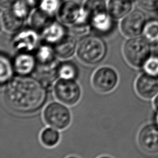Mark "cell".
Wrapping results in <instances>:
<instances>
[{"label":"cell","instance_id":"8","mask_svg":"<svg viewBox=\"0 0 158 158\" xmlns=\"http://www.w3.org/2000/svg\"><path fill=\"white\" fill-rule=\"evenodd\" d=\"M119 81V75L115 69L110 66H102L93 73L91 83L96 91L107 94L113 91Z\"/></svg>","mask_w":158,"mask_h":158},{"label":"cell","instance_id":"11","mask_svg":"<svg viewBox=\"0 0 158 158\" xmlns=\"http://www.w3.org/2000/svg\"><path fill=\"white\" fill-rule=\"evenodd\" d=\"M135 90L144 100L153 99L158 94V78L142 72L135 81Z\"/></svg>","mask_w":158,"mask_h":158},{"label":"cell","instance_id":"28","mask_svg":"<svg viewBox=\"0 0 158 158\" xmlns=\"http://www.w3.org/2000/svg\"><path fill=\"white\" fill-rule=\"evenodd\" d=\"M30 7L34 8L38 7L41 0H23Z\"/></svg>","mask_w":158,"mask_h":158},{"label":"cell","instance_id":"22","mask_svg":"<svg viewBox=\"0 0 158 158\" xmlns=\"http://www.w3.org/2000/svg\"><path fill=\"white\" fill-rule=\"evenodd\" d=\"M142 34L143 38L150 44L158 43V20H146Z\"/></svg>","mask_w":158,"mask_h":158},{"label":"cell","instance_id":"21","mask_svg":"<svg viewBox=\"0 0 158 158\" xmlns=\"http://www.w3.org/2000/svg\"><path fill=\"white\" fill-rule=\"evenodd\" d=\"M57 76L59 78L76 80L79 76V70L77 66L73 62L65 61L58 64Z\"/></svg>","mask_w":158,"mask_h":158},{"label":"cell","instance_id":"19","mask_svg":"<svg viewBox=\"0 0 158 158\" xmlns=\"http://www.w3.org/2000/svg\"><path fill=\"white\" fill-rule=\"evenodd\" d=\"M54 17L44 13L38 8L31 17V23L35 30L41 33L46 27L55 20Z\"/></svg>","mask_w":158,"mask_h":158},{"label":"cell","instance_id":"2","mask_svg":"<svg viewBox=\"0 0 158 158\" xmlns=\"http://www.w3.org/2000/svg\"><path fill=\"white\" fill-rule=\"evenodd\" d=\"M107 52L106 43L97 35H89L83 38L77 49L79 59L88 65H96L101 62Z\"/></svg>","mask_w":158,"mask_h":158},{"label":"cell","instance_id":"25","mask_svg":"<svg viewBox=\"0 0 158 158\" xmlns=\"http://www.w3.org/2000/svg\"><path fill=\"white\" fill-rule=\"evenodd\" d=\"M60 0H41L38 8L44 13L55 17L56 12L60 5Z\"/></svg>","mask_w":158,"mask_h":158},{"label":"cell","instance_id":"23","mask_svg":"<svg viewBox=\"0 0 158 158\" xmlns=\"http://www.w3.org/2000/svg\"><path fill=\"white\" fill-rule=\"evenodd\" d=\"M60 138V133L57 129L51 127L44 128L40 134L41 142L48 148L56 146L59 143Z\"/></svg>","mask_w":158,"mask_h":158},{"label":"cell","instance_id":"3","mask_svg":"<svg viewBox=\"0 0 158 158\" xmlns=\"http://www.w3.org/2000/svg\"><path fill=\"white\" fill-rule=\"evenodd\" d=\"M58 14L62 23L72 25L77 32L85 31L90 27L89 18L85 10L73 1H67L62 4Z\"/></svg>","mask_w":158,"mask_h":158},{"label":"cell","instance_id":"17","mask_svg":"<svg viewBox=\"0 0 158 158\" xmlns=\"http://www.w3.org/2000/svg\"><path fill=\"white\" fill-rule=\"evenodd\" d=\"M25 20L12 7L7 9L2 15V22L4 28L9 32L18 31Z\"/></svg>","mask_w":158,"mask_h":158},{"label":"cell","instance_id":"4","mask_svg":"<svg viewBox=\"0 0 158 158\" xmlns=\"http://www.w3.org/2000/svg\"><path fill=\"white\" fill-rule=\"evenodd\" d=\"M150 43L143 37H133L123 46V56L132 67L141 70L145 61L152 54Z\"/></svg>","mask_w":158,"mask_h":158},{"label":"cell","instance_id":"13","mask_svg":"<svg viewBox=\"0 0 158 158\" xmlns=\"http://www.w3.org/2000/svg\"><path fill=\"white\" fill-rule=\"evenodd\" d=\"M89 25L96 33L99 35H106L111 32L114 28V19L107 10L94 13L89 16Z\"/></svg>","mask_w":158,"mask_h":158},{"label":"cell","instance_id":"9","mask_svg":"<svg viewBox=\"0 0 158 158\" xmlns=\"http://www.w3.org/2000/svg\"><path fill=\"white\" fill-rule=\"evenodd\" d=\"M137 143L145 153L158 154V127L153 122L143 125L138 133Z\"/></svg>","mask_w":158,"mask_h":158},{"label":"cell","instance_id":"12","mask_svg":"<svg viewBox=\"0 0 158 158\" xmlns=\"http://www.w3.org/2000/svg\"><path fill=\"white\" fill-rule=\"evenodd\" d=\"M38 36L36 31L25 29L17 33L13 38L12 46L19 52H31L38 45Z\"/></svg>","mask_w":158,"mask_h":158},{"label":"cell","instance_id":"6","mask_svg":"<svg viewBox=\"0 0 158 158\" xmlns=\"http://www.w3.org/2000/svg\"><path fill=\"white\" fill-rule=\"evenodd\" d=\"M43 118L49 127L62 130L70 125L72 115L66 105L61 102H52L45 107L43 110Z\"/></svg>","mask_w":158,"mask_h":158},{"label":"cell","instance_id":"18","mask_svg":"<svg viewBox=\"0 0 158 158\" xmlns=\"http://www.w3.org/2000/svg\"><path fill=\"white\" fill-rule=\"evenodd\" d=\"M131 7L130 0H109L107 10L114 19H119L129 14Z\"/></svg>","mask_w":158,"mask_h":158},{"label":"cell","instance_id":"31","mask_svg":"<svg viewBox=\"0 0 158 158\" xmlns=\"http://www.w3.org/2000/svg\"><path fill=\"white\" fill-rule=\"evenodd\" d=\"M98 158H112V157L109 156H100Z\"/></svg>","mask_w":158,"mask_h":158},{"label":"cell","instance_id":"29","mask_svg":"<svg viewBox=\"0 0 158 158\" xmlns=\"http://www.w3.org/2000/svg\"><path fill=\"white\" fill-rule=\"evenodd\" d=\"M152 122L158 127V110H155L152 114Z\"/></svg>","mask_w":158,"mask_h":158},{"label":"cell","instance_id":"35","mask_svg":"<svg viewBox=\"0 0 158 158\" xmlns=\"http://www.w3.org/2000/svg\"><path fill=\"white\" fill-rule=\"evenodd\" d=\"M130 1H131V0H130Z\"/></svg>","mask_w":158,"mask_h":158},{"label":"cell","instance_id":"15","mask_svg":"<svg viewBox=\"0 0 158 158\" xmlns=\"http://www.w3.org/2000/svg\"><path fill=\"white\" fill-rule=\"evenodd\" d=\"M41 35L46 43L53 46L66 35V32L63 25L54 20L41 32Z\"/></svg>","mask_w":158,"mask_h":158},{"label":"cell","instance_id":"7","mask_svg":"<svg viewBox=\"0 0 158 158\" xmlns=\"http://www.w3.org/2000/svg\"><path fill=\"white\" fill-rule=\"evenodd\" d=\"M54 94L61 103L72 106L80 99L81 89L75 80L59 78L54 85Z\"/></svg>","mask_w":158,"mask_h":158},{"label":"cell","instance_id":"16","mask_svg":"<svg viewBox=\"0 0 158 158\" xmlns=\"http://www.w3.org/2000/svg\"><path fill=\"white\" fill-rule=\"evenodd\" d=\"M52 46L57 57L62 59H68L74 54L77 43L73 37L66 35L62 40Z\"/></svg>","mask_w":158,"mask_h":158},{"label":"cell","instance_id":"30","mask_svg":"<svg viewBox=\"0 0 158 158\" xmlns=\"http://www.w3.org/2000/svg\"><path fill=\"white\" fill-rule=\"evenodd\" d=\"M152 104L153 107L155 110H158V94L156 95V96L153 99L152 101Z\"/></svg>","mask_w":158,"mask_h":158},{"label":"cell","instance_id":"27","mask_svg":"<svg viewBox=\"0 0 158 158\" xmlns=\"http://www.w3.org/2000/svg\"><path fill=\"white\" fill-rule=\"evenodd\" d=\"M17 0H0V7L2 8H10L12 7Z\"/></svg>","mask_w":158,"mask_h":158},{"label":"cell","instance_id":"24","mask_svg":"<svg viewBox=\"0 0 158 158\" xmlns=\"http://www.w3.org/2000/svg\"><path fill=\"white\" fill-rule=\"evenodd\" d=\"M141 70L144 73L158 78V55L152 54L145 61Z\"/></svg>","mask_w":158,"mask_h":158},{"label":"cell","instance_id":"20","mask_svg":"<svg viewBox=\"0 0 158 158\" xmlns=\"http://www.w3.org/2000/svg\"><path fill=\"white\" fill-rule=\"evenodd\" d=\"M15 72L13 62L4 54H0V86L7 85Z\"/></svg>","mask_w":158,"mask_h":158},{"label":"cell","instance_id":"14","mask_svg":"<svg viewBox=\"0 0 158 158\" xmlns=\"http://www.w3.org/2000/svg\"><path fill=\"white\" fill-rule=\"evenodd\" d=\"M12 62L15 72L20 75H30L36 68L35 56L30 52H19Z\"/></svg>","mask_w":158,"mask_h":158},{"label":"cell","instance_id":"1","mask_svg":"<svg viewBox=\"0 0 158 158\" xmlns=\"http://www.w3.org/2000/svg\"><path fill=\"white\" fill-rule=\"evenodd\" d=\"M48 93L44 83L30 75L13 78L7 85L4 93L6 104L19 114H32L38 111L48 100Z\"/></svg>","mask_w":158,"mask_h":158},{"label":"cell","instance_id":"33","mask_svg":"<svg viewBox=\"0 0 158 158\" xmlns=\"http://www.w3.org/2000/svg\"><path fill=\"white\" fill-rule=\"evenodd\" d=\"M1 20H0V30H1Z\"/></svg>","mask_w":158,"mask_h":158},{"label":"cell","instance_id":"5","mask_svg":"<svg viewBox=\"0 0 158 158\" xmlns=\"http://www.w3.org/2000/svg\"><path fill=\"white\" fill-rule=\"evenodd\" d=\"M36 60L38 73L41 78H49L52 81L53 77L57 76V68L58 66L56 54L52 46L47 43L41 45L36 50L35 54Z\"/></svg>","mask_w":158,"mask_h":158},{"label":"cell","instance_id":"32","mask_svg":"<svg viewBox=\"0 0 158 158\" xmlns=\"http://www.w3.org/2000/svg\"><path fill=\"white\" fill-rule=\"evenodd\" d=\"M67 158H80L78 157H77V156H69L67 157Z\"/></svg>","mask_w":158,"mask_h":158},{"label":"cell","instance_id":"26","mask_svg":"<svg viewBox=\"0 0 158 158\" xmlns=\"http://www.w3.org/2000/svg\"><path fill=\"white\" fill-rule=\"evenodd\" d=\"M139 6L147 10H156L158 9V0H138Z\"/></svg>","mask_w":158,"mask_h":158},{"label":"cell","instance_id":"34","mask_svg":"<svg viewBox=\"0 0 158 158\" xmlns=\"http://www.w3.org/2000/svg\"><path fill=\"white\" fill-rule=\"evenodd\" d=\"M157 11H158V9H157Z\"/></svg>","mask_w":158,"mask_h":158},{"label":"cell","instance_id":"10","mask_svg":"<svg viewBox=\"0 0 158 158\" xmlns=\"http://www.w3.org/2000/svg\"><path fill=\"white\" fill-rule=\"evenodd\" d=\"M146 22L144 14L140 10H135L123 17L121 22V30L129 38L136 37L142 33Z\"/></svg>","mask_w":158,"mask_h":158}]
</instances>
